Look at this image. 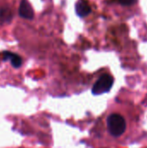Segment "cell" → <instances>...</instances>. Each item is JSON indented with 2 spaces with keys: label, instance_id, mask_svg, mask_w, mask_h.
<instances>
[{
  "label": "cell",
  "instance_id": "cell-7",
  "mask_svg": "<svg viewBox=\"0 0 147 148\" xmlns=\"http://www.w3.org/2000/svg\"><path fill=\"white\" fill-rule=\"evenodd\" d=\"M119 2L124 6H130L134 4L137 2V0H119Z\"/></svg>",
  "mask_w": 147,
  "mask_h": 148
},
{
  "label": "cell",
  "instance_id": "cell-6",
  "mask_svg": "<svg viewBox=\"0 0 147 148\" xmlns=\"http://www.w3.org/2000/svg\"><path fill=\"white\" fill-rule=\"evenodd\" d=\"M12 17L13 15L9 7H2L0 9V24L10 23Z\"/></svg>",
  "mask_w": 147,
  "mask_h": 148
},
{
  "label": "cell",
  "instance_id": "cell-5",
  "mask_svg": "<svg viewBox=\"0 0 147 148\" xmlns=\"http://www.w3.org/2000/svg\"><path fill=\"white\" fill-rule=\"evenodd\" d=\"M2 56H3V58L4 61L10 60V62H11V65L16 69L19 68L22 65V62H23L22 58L17 54L12 53L10 51H3L2 53Z\"/></svg>",
  "mask_w": 147,
  "mask_h": 148
},
{
  "label": "cell",
  "instance_id": "cell-2",
  "mask_svg": "<svg viewBox=\"0 0 147 148\" xmlns=\"http://www.w3.org/2000/svg\"><path fill=\"white\" fill-rule=\"evenodd\" d=\"M113 84V78L112 75L104 74L94 83L92 88L94 95H101L108 92Z\"/></svg>",
  "mask_w": 147,
  "mask_h": 148
},
{
  "label": "cell",
  "instance_id": "cell-1",
  "mask_svg": "<svg viewBox=\"0 0 147 148\" xmlns=\"http://www.w3.org/2000/svg\"><path fill=\"white\" fill-rule=\"evenodd\" d=\"M128 121L120 112H112L106 118V129L110 137L114 140L122 139L127 131Z\"/></svg>",
  "mask_w": 147,
  "mask_h": 148
},
{
  "label": "cell",
  "instance_id": "cell-4",
  "mask_svg": "<svg viewBox=\"0 0 147 148\" xmlns=\"http://www.w3.org/2000/svg\"><path fill=\"white\" fill-rule=\"evenodd\" d=\"M91 6L87 0H78L75 3V13L80 17H85L91 13Z\"/></svg>",
  "mask_w": 147,
  "mask_h": 148
},
{
  "label": "cell",
  "instance_id": "cell-3",
  "mask_svg": "<svg viewBox=\"0 0 147 148\" xmlns=\"http://www.w3.org/2000/svg\"><path fill=\"white\" fill-rule=\"evenodd\" d=\"M19 16L24 19L31 20L34 17V10L31 4L27 0H22L20 3L19 10H18Z\"/></svg>",
  "mask_w": 147,
  "mask_h": 148
}]
</instances>
